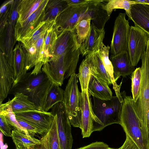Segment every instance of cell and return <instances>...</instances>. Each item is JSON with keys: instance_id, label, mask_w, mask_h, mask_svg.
Wrapping results in <instances>:
<instances>
[{"instance_id": "obj_7", "label": "cell", "mask_w": 149, "mask_h": 149, "mask_svg": "<svg viewBox=\"0 0 149 149\" xmlns=\"http://www.w3.org/2000/svg\"><path fill=\"white\" fill-rule=\"evenodd\" d=\"M79 107L81 112V134L89 137L94 131H100L101 123L92 109L91 95L87 90L79 92Z\"/></svg>"}, {"instance_id": "obj_1", "label": "cell", "mask_w": 149, "mask_h": 149, "mask_svg": "<svg viewBox=\"0 0 149 149\" xmlns=\"http://www.w3.org/2000/svg\"><path fill=\"white\" fill-rule=\"evenodd\" d=\"M31 73L26 72L12 86L9 94L14 95L22 93L34 103L37 110L43 111L44 102L52 84L42 71L36 75Z\"/></svg>"}, {"instance_id": "obj_21", "label": "cell", "mask_w": 149, "mask_h": 149, "mask_svg": "<svg viewBox=\"0 0 149 149\" xmlns=\"http://www.w3.org/2000/svg\"><path fill=\"white\" fill-rule=\"evenodd\" d=\"M88 91L93 97L103 100H110L113 96L112 91L107 83L92 74L89 82Z\"/></svg>"}, {"instance_id": "obj_25", "label": "cell", "mask_w": 149, "mask_h": 149, "mask_svg": "<svg viewBox=\"0 0 149 149\" xmlns=\"http://www.w3.org/2000/svg\"><path fill=\"white\" fill-rule=\"evenodd\" d=\"M68 6L66 0H49L45 9L42 22L55 21L59 14Z\"/></svg>"}, {"instance_id": "obj_45", "label": "cell", "mask_w": 149, "mask_h": 149, "mask_svg": "<svg viewBox=\"0 0 149 149\" xmlns=\"http://www.w3.org/2000/svg\"><path fill=\"white\" fill-rule=\"evenodd\" d=\"M27 149H30V148H29V147H27Z\"/></svg>"}, {"instance_id": "obj_39", "label": "cell", "mask_w": 149, "mask_h": 149, "mask_svg": "<svg viewBox=\"0 0 149 149\" xmlns=\"http://www.w3.org/2000/svg\"><path fill=\"white\" fill-rule=\"evenodd\" d=\"M16 118L20 125L26 130L30 135L33 136L38 134L37 130L35 127L24 121Z\"/></svg>"}, {"instance_id": "obj_28", "label": "cell", "mask_w": 149, "mask_h": 149, "mask_svg": "<svg viewBox=\"0 0 149 149\" xmlns=\"http://www.w3.org/2000/svg\"><path fill=\"white\" fill-rule=\"evenodd\" d=\"M64 97V91L59 86L52 84L49 89L43 105V111H48L56 104L62 102Z\"/></svg>"}, {"instance_id": "obj_20", "label": "cell", "mask_w": 149, "mask_h": 149, "mask_svg": "<svg viewBox=\"0 0 149 149\" xmlns=\"http://www.w3.org/2000/svg\"><path fill=\"white\" fill-rule=\"evenodd\" d=\"M132 20L134 26L149 35V6L148 5L137 3L131 7Z\"/></svg>"}, {"instance_id": "obj_32", "label": "cell", "mask_w": 149, "mask_h": 149, "mask_svg": "<svg viewBox=\"0 0 149 149\" xmlns=\"http://www.w3.org/2000/svg\"><path fill=\"white\" fill-rule=\"evenodd\" d=\"M11 100V107L14 113L37 110L34 103L22 93L15 95Z\"/></svg>"}, {"instance_id": "obj_2", "label": "cell", "mask_w": 149, "mask_h": 149, "mask_svg": "<svg viewBox=\"0 0 149 149\" xmlns=\"http://www.w3.org/2000/svg\"><path fill=\"white\" fill-rule=\"evenodd\" d=\"M120 123L125 132L139 149H149V142L143 132L133 99L131 96H122Z\"/></svg>"}, {"instance_id": "obj_19", "label": "cell", "mask_w": 149, "mask_h": 149, "mask_svg": "<svg viewBox=\"0 0 149 149\" xmlns=\"http://www.w3.org/2000/svg\"><path fill=\"white\" fill-rule=\"evenodd\" d=\"M104 1L92 0L88 4L87 13L91 18V23L100 29H104L105 24L110 18L102 7Z\"/></svg>"}, {"instance_id": "obj_4", "label": "cell", "mask_w": 149, "mask_h": 149, "mask_svg": "<svg viewBox=\"0 0 149 149\" xmlns=\"http://www.w3.org/2000/svg\"><path fill=\"white\" fill-rule=\"evenodd\" d=\"M142 78L139 96L134 105L144 134L149 140V56L146 52L141 58Z\"/></svg>"}, {"instance_id": "obj_13", "label": "cell", "mask_w": 149, "mask_h": 149, "mask_svg": "<svg viewBox=\"0 0 149 149\" xmlns=\"http://www.w3.org/2000/svg\"><path fill=\"white\" fill-rule=\"evenodd\" d=\"M16 118L35 127L38 134L44 135L49 130L54 118L51 112L37 110L15 113Z\"/></svg>"}, {"instance_id": "obj_38", "label": "cell", "mask_w": 149, "mask_h": 149, "mask_svg": "<svg viewBox=\"0 0 149 149\" xmlns=\"http://www.w3.org/2000/svg\"><path fill=\"white\" fill-rule=\"evenodd\" d=\"M109 148L107 144L103 142L96 141L77 149H108Z\"/></svg>"}, {"instance_id": "obj_36", "label": "cell", "mask_w": 149, "mask_h": 149, "mask_svg": "<svg viewBox=\"0 0 149 149\" xmlns=\"http://www.w3.org/2000/svg\"><path fill=\"white\" fill-rule=\"evenodd\" d=\"M142 78L141 67L135 69L131 74V91L134 102L138 99L140 95Z\"/></svg>"}, {"instance_id": "obj_44", "label": "cell", "mask_w": 149, "mask_h": 149, "mask_svg": "<svg viewBox=\"0 0 149 149\" xmlns=\"http://www.w3.org/2000/svg\"><path fill=\"white\" fill-rule=\"evenodd\" d=\"M108 149H118V148H108Z\"/></svg>"}, {"instance_id": "obj_15", "label": "cell", "mask_w": 149, "mask_h": 149, "mask_svg": "<svg viewBox=\"0 0 149 149\" xmlns=\"http://www.w3.org/2000/svg\"><path fill=\"white\" fill-rule=\"evenodd\" d=\"M80 47L75 31L63 32L57 36L53 56L49 61L57 59L68 52L79 49Z\"/></svg>"}, {"instance_id": "obj_42", "label": "cell", "mask_w": 149, "mask_h": 149, "mask_svg": "<svg viewBox=\"0 0 149 149\" xmlns=\"http://www.w3.org/2000/svg\"><path fill=\"white\" fill-rule=\"evenodd\" d=\"M30 149H45L41 144L29 147Z\"/></svg>"}, {"instance_id": "obj_12", "label": "cell", "mask_w": 149, "mask_h": 149, "mask_svg": "<svg viewBox=\"0 0 149 149\" xmlns=\"http://www.w3.org/2000/svg\"><path fill=\"white\" fill-rule=\"evenodd\" d=\"M19 1L14 0L12 3L8 23L0 32V50L9 58H13V47L17 41L15 29L18 16Z\"/></svg>"}, {"instance_id": "obj_46", "label": "cell", "mask_w": 149, "mask_h": 149, "mask_svg": "<svg viewBox=\"0 0 149 149\" xmlns=\"http://www.w3.org/2000/svg\"><path fill=\"white\" fill-rule=\"evenodd\" d=\"M148 5V6H149V5Z\"/></svg>"}, {"instance_id": "obj_3", "label": "cell", "mask_w": 149, "mask_h": 149, "mask_svg": "<svg viewBox=\"0 0 149 149\" xmlns=\"http://www.w3.org/2000/svg\"><path fill=\"white\" fill-rule=\"evenodd\" d=\"M80 54L79 48L68 52L59 58L45 63L42 71L52 84L61 86L65 79L75 73Z\"/></svg>"}, {"instance_id": "obj_40", "label": "cell", "mask_w": 149, "mask_h": 149, "mask_svg": "<svg viewBox=\"0 0 149 149\" xmlns=\"http://www.w3.org/2000/svg\"><path fill=\"white\" fill-rule=\"evenodd\" d=\"M118 149H139L134 142L128 136L123 145Z\"/></svg>"}, {"instance_id": "obj_47", "label": "cell", "mask_w": 149, "mask_h": 149, "mask_svg": "<svg viewBox=\"0 0 149 149\" xmlns=\"http://www.w3.org/2000/svg\"></svg>"}, {"instance_id": "obj_9", "label": "cell", "mask_w": 149, "mask_h": 149, "mask_svg": "<svg viewBox=\"0 0 149 149\" xmlns=\"http://www.w3.org/2000/svg\"><path fill=\"white\" fill-rule=\"evenodd\" d=\"M51 113L56 117L58 133L61 149H72L73 139L71 125L64 104L58 102L52 108Z\"/></svg>"}, {"instance_id": "obj_10", "label": "cell", "mask_w": 149, "mask_h": 149, "mask_svg": "<svg viewBox=\"0 0 149 149\" xmlns=\"http://www.w3.org/2000/svg\"><path fill=\"white\" fill-rule=\"evenodd\" d=\"M149 35L138 26H130L127 51L132 65L136 66L146 52Z\"/></svg>"}, {"instance_id": "obj_16", "label": "cell", "mask_w": 149, "mask_h": 149, "mask_svg": "<svg viewBox=\"0 0 149 149\" xmlns=\"http://www.w3.org/2000/svg\"><path fill=\"white\" fill-rule=\"evenodd\" d=\"M0 104L9 94L14 82L13 70L6 56L0 50Z\"/></svg>"}, {"instance_id": "obj_33", "label": "cell", "mask_w": 149, "mask_h": 149, "mask_svg": "<svg viewBox=\"0 0 149 149\" xmlns=\"http://www.w3.org/2000/svg\"><path fill=\"white\" fill-rule=\"evenodd\" d=\"M11 137L16 146L28 147L41 144L40 140L31 135H28L20 130L14 129L12 131Z\"/></svg>"}, {"instance_id": "obj_34", "label": "cell", "mask_w": 149, "mask_h": 149, "mask_svg": "<svg viewBox=\"0 0 149 149\" xmlns=\"http://www.w3.org/2000/svg\"><path fill=\"white\" fill-rule=\"evenodd\" d=\"M91 18L87 12L80 18L75 28L77 40L81 46L86 39L90 31Z\"/></svg>"}, {"instance_id": "obj_31", "label": "cell", "mask_w": 149, "mask_h": 149, "mask_svg": "<svg viewBox=\"0 0 149 149\" xmlns=\"http://www.w3.org/2000/svg\"><path fill=\"white\" fill-rule=\"evenodd\" d=\"M54 26L47 30L44 39L43 60L44 64L48 62L53 56L57 37Z\"/></svg>"}, {"instance_id": "obj_22", "label": "cell", "mask_w": 149, "mask_h": 149, "mask_svg": "<svg viewBox=\"0 0 149 149\" xmlns=\"http://www.w3.org/2000/svg\"><path fill=\"white\" fill-rule=\"evenodd\" d=\"M85 57L88 61L91 74L104 81L108 86L112 84V81L101 61L99 50L87 55Z\"/></svg>"}, {"instance_id": "obj_24", "label": "cell", "mask_w": 149, "mask_h": 149, "mask_svg": "<svg viewBox=\"0 0 149 149\" xmlns=\"http://www.w3.org/2000/svg\"><path fill=\"white\" fill-rule=\"evenodd\" d=\"M110 48V47L108 45L106 46L103 43L99 50V54L102 63L112 81L113 88L115 91L116 96L120 101L122 102L123 99L120 91L122 82H121L119 85H118L114 80L113 67L109 57Z\"/></svg>"}, {"instance_id": "obj_35", "label": "cell", "mask_w": 149, "mask_h": 149, "mask_svg": "<svg viewBox=\"0 0 149 149\" xmlns=\"http://www.w3.org/2000/svg\"><path fill=\"white\" fill-rule=\"evenodd\" d=\"M77 74L81 91L87 90L91 74L88 61L86 57L80 65L79 72Z\"/></svg>"}, {"instance_id": "obj_5", "label": "cell", "mask_w": 149, "mask_h": 149, "mask_svg": "<svg viewBox=\"0 0 149 149\" xmlns=\"http://www.w3.org/2000/svg\"><path fill=\"white\" fill-rule=\"evenodd\" d=\"M92 109L100 122V131L113 124H120L123 102L116 96L110 100H103L94 97Z\"/></svg>"}, {"instance_id": "obj_17", "label": "cell", "mask_w": 149, "mask_h": 149, "mask_svg": "<svg viewBox=\"0 0 149 149\" xmlns=\"http://www.w3.org/2000/svg\"><path fill=\"white\" fill-rule=\"evenodd\" d=\"M105 34L104 29H98L91 23L88 35L79 48L82 56H86L99 50L103 43Z\"/></svg>"}, {"instance_id": "obj_29", "label": "cell", "mask_w": 149, "mask_h": 149, "mask_svg": "<svg viewBox=\"0 0 149 149\" xmlns=\"http://www.w3.org/2000/svg\"><path fill=\"white\" fill-rule=\"evenodd\" d=\"M137 3H138L134 0H107L104 1L102 7L107 12L109 16L114 9H124L125 11L126 14L128 17V20H132L131 7L132 5Z\"/></svg>"}, {"instance_id": "obj_26", "label": "cell", "mask_w": 149, "mask_h": 149, "mask_svg": "<svg viewBox=\"0 0 149 149\" xmlns=\"http://www.w3.org/2000/svg\"><path fill=\"white\" fill-rule=\"evenodd\" d=\"M54 118L48 132L40 140L45 149H61L58 133L56 117Z\"/></svg>"}, {"instance_id": "obj_11", "label": "cell", "mask_w": 149, "mask_h": 149, "mask_svg": "<svg viewBox=\"0 0 149 149\" xmlns=\"http://www.w3.org/2000/svg\"><path fill=\"white\" fill-rule=\"evenodd\" d=\"M88 8V4L69 6L59 14L54 26L57 35L65 31H75L80 18L87 12Z\"/></svg>"}, {"instance_id": "obj_27", "label": "cell", "mask_w": 149, "mask_h": 149, "mask_svg": "<svg viewBox=\"0 0 149 149\" xmlns=\"http://www.w3.org/2000/svg\"><path fill=\"white\" fill-rule=\"evenodd\" d=\"M43 0H19L17 7L18 16L16 23L25 21L38 8Z\"/></svg>"}, {"instance_id": "obj_30", "label": "cell", "mask_w": 149, "mask_h": 149, "mask_svg": "<svg viewBox=\"0 0 149 149\" xmlns=\"http://www.w3.org/2000/svg\"><path fill=\"white\" fill-rule=\"evenodd\" d=\"M11 104V100L5 103L0 104V115L4 116L7 123L14 129L20 130L28 135H30L27 130L21 127L18 122Z\"/></svg>"}, {"instance_id": "obj_37", "label": "cell", "mask_w": 149, "mask_h": 149, "mask_svg": "<svg viewBox=\"0 0 149 149\" xmlns=\"http://www.w3.org/2000/svg\"><path fill=\"white\" fill-rule=\"evenodd\" d=\"M0 118L1 131L5 136L11 137V127L7 123L3 116L0 115Z\"/></svg>"}, {"instance_id": "obj_14", "label": "cell", "mask_w": 149, "mask_h": 149, "mask_svg": "<svg viewBox=\"0 0 149 149\" xmlns=\"http://www.w3.org/2000/svg\"><path fill=\"white\" fill-rule=\"evenodd\" d=\"M49 0H43L37 9L24 22L16 24L15 29L17 41L20 42L42 22L45 9Z\"/></svg>"}, {"instance_id": "obj_6", "label": "cell", "mask_w": 149, "mask_h": 149, "mask_svg": "<svg viewBox=\"0 0 149 149\" xmlns=\"http://www.w3.org/2000/svg\"><path fill=\"white\" fill-rule=\"evenodd\" d=\"M77 74L74 73L68 80L64 91L63 101L71 125L81 129V112L79 107V91Z\"/></svg>"}, {"instance_id": "obj_43", "label": "cell", "mask_w": 149, "mask_h": 149, "mask_svg": "<svg viewBox=\"0 0 149 149\" xmlns=\"http://www.w3.org/2000/svg\"><path fill=\"white\" fill-rule=\"evenodd\" d=\"M146 51L147 53L149 56V39L148 41Z\"/></svg>"}, {"instance_id": "obj_41", "label": "cell", "mask_w": 149, "mask_h": 149, "mask_svg": "<svg viewBox=\"0 0 149 149\" xmlns=\"http://www.w3.org/2000/svg\"><path fill=\"white\" fill-rule=\"evenodd\" d=\"M92 0H66L69 6H81L88 5Z\"/></svg>"}, {"instance_id": "obj_23", "label": "cell", "mask_w": 149, "mask_h": 149, "mask_svg": "<svg viewBox=\"0 0 149 149\" xmlns=\"http://www.w3.org/2000/svg\"><path fill=\"white\" fill-rule=\"evenodd\" d=\"M13 67L14 82L16 84L27 72L25 70L26 57L21 42H18L13 50Z\"/></svg>"}, {"instance_id": "obj_8", "label": "cell", "mask_w": 149, "mask_h": 149, "mask_svg": "<svg viewBox=\"0 0 149 149\" xmlns=\"http://www.w3.org/2000/svg\"><path fill=\"white\" fill-rule=\"evenodd\" d=\"M125 13H119L115 20L110 45L111 56L127 51L130 26L125 18Z\"/></svg>"}, {"instance_id": "obj_18", "label": "cell", "mask_w": 149, "mask_h": 149, "mask_svg": "<svg viewBox=\"0 0 149 149\" xmlns=\"http://www.w3.org/2000/svg\"><path fill=\"white\" fill-rule=\"evenodd\" d=\"M110 60L113 67L114 80L116 81L121 76L125 77L135 70L127 51L114 56H111Z\"/></svg>"}]
</instances>
